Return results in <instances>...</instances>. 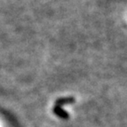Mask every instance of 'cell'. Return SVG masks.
I'll return each instance as SVG.
<instances>
[{
    "instance_id": "cell-1",
    "label": "cell",
    "mask_w": 127,
    "mask_h": 127,
    "mask_svg": "<svg viewBox=\"0 0 127 127\" xmlns=\"http://www.w3.org/2000/svg\"><path fill=\"white\" fill-rule=\"evenodd\" d=\"M75 101V99L73 97H68V98H60L58 101H56L55 102V107H54V113L58 117H62V118H67L68 116L66 111L62 110L61 106L64 105L66 103H72Z\"/></svg>"
}]
</instances>
